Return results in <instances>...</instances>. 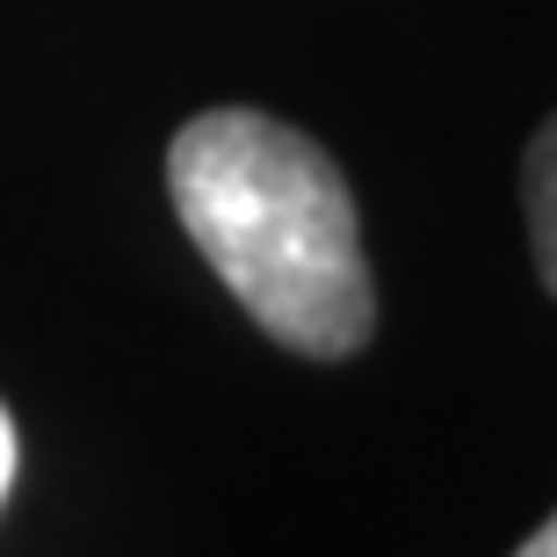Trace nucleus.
I'll use <instances>...</instances> for the list:
<instances>
[{"label": "nucleus", "mask_w": 557, "mask_h": 557, "mask_svg": "<svg viewBox=\"0 0 557 557\" xmlns=\"http://www.w3.org/2000/svg\"><path fill=\"white\" fill-rule=\"evenodd\" d=\"M174 218L218 283L289 355L348 362L376 333V283L341 166L261 109H203L166 145Z\"/></svg>", "instance_id": "f257e3e1"}, {"label": "nucleus", "mask_w": 557, "mask_h": 557, "mask_svg": "<svg viewBox=\"0 0 557 557\" xmlns=\"http://www.w3.org/2000/svg\"><path fill=\"white\" fill-rule=\"evenodd\" d=\"M521 210H529V247H536V275L557 297V116L529 138L521 160Z\"/></svg>", "instance_id": "f03ea898"}, {"label": "nucleus", "mask_w": 557, "mask_h": 557, "mask_svg": "<svg viewBox=\"0 0 557 557\" xmlns=\"http://www.w3.org/2000/svg\"><path fill=\"white\" fill-rule=\"evenodd\" d=\"M8 485H15V420L0 406V499H8Z\"/></svg>", "instance_id": "7ed1b4c3"}, {"label": "nucleus", "mask_w": 557, "mask_h": 557, "mask_svg": "<svg viewBox=\"0 0 557 557\" xmlns=\"http://www.w3.org/2000/svg\"><path fill=\"white\" fill-rule=\"evenodd\" d=\"M515 557H557V515L543 521V529H536V536H529V543H521Z\"/></svg>", "instance_id": "20e7f679"}]
</instances>
